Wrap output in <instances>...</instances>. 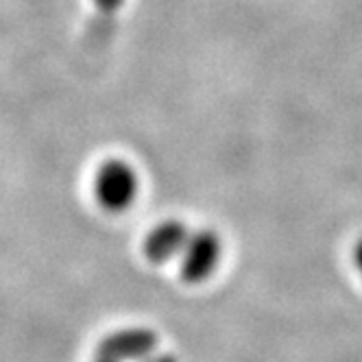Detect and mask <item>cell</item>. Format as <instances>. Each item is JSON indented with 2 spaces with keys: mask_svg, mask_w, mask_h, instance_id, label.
<instances>
[{
  "mask_svg": "<svg viewBox=\"0 0 362 362\" xmlns=\"http://www.w3.org/2000/svg\"><path fill=\"white\" fill-rule=\"evenodd\" d=\"M188 238H190V231L186 229L184 223L164 221L146 236L144 253H146L148 260L155 262V264L168 262V260H173V257L181 255Z\"/></svg>",
  "mask_w": 362,
  "mask_h": 362,
  "instance_id": "277c9868",
  "label": "cell"
},
{
  "mask_svg": "<svg viewBox=\"0 0 362 362\" xmlns=\"http://www.w3.org/2000/svg\"><path fill=\"white\" fill-rule=\"evenodd\" d=\"M124 0H94V5H96V11L98 16L103 18H112L120 7H122Z\"/></svg>",
  "mask_w": 362,
  "mask_h": 362,
  "instance_id": "5b68a950",
  "label": "cell"
},
{
  "mask_svg": "<svg viewBox=\"0 0 362 362\" xmlns=\"http://www.w3.org/2000/svg\"><path fill=\"white\" fill-rule=\"evenodd\" d=\"M142 362H175V358L173 356H148Z\"/></svg>",
  "mask_w": 362,
  "mask_h": 362,
  "instance_id": "52a82bcc",
  "label": "cell"
},
{
  "mask_svg": "<svg viewBox=\"0 0 362 362\" xmlns=\"http://www.w3.org/2000/svg\"><path fill=\"white\" fill-rule=\"evenodd\" d=\"M155 347H158V336L148 329L134 327L110 334L100 343L98 356L112 362H138L153 356Z\"/></svg>",
  "mask_w": 362,
  "mask_h": 362,
  "instance_id": "3957f363",
  "label": "cell"
},
{
  "mask_svg": "<svg viewBox=\"0 0 362 362\" xmlns=\"http://www.w3.org/2000/svg\"><path fill=\"white\" fill-rule=\"evenodd\" d=\"M96 362H112V360H105V358H100V360H96Z\"/></svg>",
  "mask_w": 362,
  "mask_h": 362,
  "instance_id": "ba28073f",
  "label": "cell"
},
{
  "mask_svg": "<svg viewBox=\"0 0 362 362\" xmlns=\"http://www.w3.org/2000/svg\"><path fill=\"white\" fill-rule=\"evenodd\" d=\"M223 245L214 231L190 234L184 251H181V277L188 284H201L208 279L221 262Z\"/></svg>",
  "mask_w": 362,
  "mask_h": 362,
  "instance_id": "7a4b0ae2",
  "label": "cell"
},
{
  "mask_svg": "<svg viewBox=\"0 0 362 362\" xmlns=\"http://www.w3.org/2000/svg\"><path fill=\"white\" fill-rule=\"evenodd\" d=\"M354 262H356V267H358V271H360V275H362V238L356 243V247H354Z\"/></svg>",
  "mask_w": 362,
  "mask_h": 362,
  "instance_id": "8992f818",
  "label": "cell"
},
{
  "mask_svg": "<svg viewBox=\"0 0 362 362\" xmlns=\"http://www.w3.org/2000/svg\"><path fill=\"white\" fill-rule=\"evenodd\" d=\"M138 175L122 160H107L100 164L94 177V194L96 201L110 212H122L132 208L138 197Z\"/></svg>",
  "mask_w": 362,
  "mask_h": 362,
  "instance_id": "6da1fadb",
  "label": "cell"
}]
</instances>
